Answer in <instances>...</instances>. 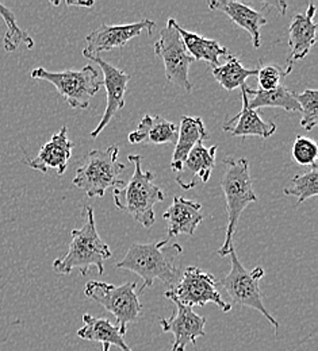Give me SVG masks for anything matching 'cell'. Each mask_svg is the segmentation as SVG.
Listing matches in <instances>:
<instances>
[{"mask_svg":"<svg viewBox=\"0 0 318 351\" xmlns=\"http://www.w3.org/2000/svg\"><path fill=\"white\" fill-rule=\"evenodd\" d=\"M182 247L178 243L168 246V239L157 243H133L122 261L117 263V269L130 270L142 280L138 295L150 288L157 280L171 288L178 284L182 274L175 265Z\"/></svg>","mask_w":318,"mask_h":351,"instance_id":"cell-1","label":"cell"},{"mask_svg":"<svg viewBox=\"0 0 318 351\" xmlns=\"http://www.w3.org/2000/svg\"><path fill=\"white\" fill-rule=\"evenodd\" d=\"M128 161L135 165V172L129 182L113 191L114 204L144 227L150 228L156 221L153 207L164 202L166 195L155 184V173L142 169L141 156H129Z\"/></svg>","mask_w":318,"mask_h":351,"instance_id":"cell-2","label":"cell"},{"mask_svg":"<svg viewBox=\"0 0 318 351\" xmlns=\"http://www.w3.org/2000/svg\"><path fill=\"white\" fill-rule=\"evenodd\" d=\"M87 221L79 230H72L68 253L54 260L53 270L60 274H69L73 269H79L82 276H87L91 266L98 269L99 274L104 271V261L111 258L113 253L99 237L93 219L91 206H86Z\"/></svg>","mask_w":318,"mask_h":351,"instance_id":"cell-3","label":"cell"},{"mask_svg":"<svg viewBox=\"0 0 318 351\" xmlns=\"http://www.w3.org/2000/svg\"><path fill=\"white\" fill-rule=\"evenodd\" d=\"M224 162L221 188L227 200V226L225 241L218 249V256L221 257L229 256L230 247L233 246V235L244 210L258 202L248 161L245 158H225Z\"/></svg>","mask_w":318,"mask_h":351,"instance_id":"cell-4","label":"cell"},{"mask_svg":"<svg viewBox=\"0 0 318 351\" xmlns=\"http://www.w3.org/2000/svg\"><path fill=\"white\" fill-rule=\"evenodd\" d=\"M120 147L113 145L107 149H93L76 168L73 185L82 189L89 197H103L113 186H122L120 178L126 165L120 162Z\"/></svg>","mask_w":318,"mask_h":351,"instance_id":"cell-5","label":"cell"},{"mask_svg":"<svg viewBox=\"0 0 318 351\" xmlns=\"http://www.w3.org/2000/svg\"><path fill=\"white\" fill-rule=\"evenodd\" d=\"M229 256L231 269L225 278L218 281V287H223L227 291L233 304L238 307L253 308L259 311L277 331L279 322L269 312V309L264 307L263 295L259 287V281L264 277V269L258 266L252 270H247L236 254L234 245L230 247Z\"/></svg>","mask_w":318,"mask_h":351,"instance_id":"cell-6","label":"cell"},{"mask_svg":"<svg viewBox=\"0 0 318 351\" xmlns=\"http://www.w3.org/2000/svg\"><path fill=\"white\" fill-rule=\"evenodd\" d=\"M32 77L50 83L71 108L82 110L89 108L92 97L103 86V80L93 65H86L80 71L64 72H49L44 68H37L32 72Z\"/></svg>","mask_w":318,"mask_h":351,"instance_id":"cell-7","label":"cell"},{"mask_svg":"<svg viewBox=\"0 0 318 351\" xmlns=\"http://www.w3.org/2000/svg\"><path fill=\"white\" fill-rule=\"evenodd\" d=\"M164 296L172 303H179L185 307H205L212 303L223 312L231 311V304L223 299L218 291V280L196 266L187 267L179 282L170 288Z\"/></svg>","mask_w":318,"mask_h":351,"instance_id":"cell-8","label":"cell"},{"mask_svg":"<svg viewBox=\"0 0 318 351\" xmlns=\"http://www.w3.org/2000/svg\"><path fill=\"white\" fill-rule=\"evenodd\" d=\"M136 287V281L117 287L93 280L86 284L84 295L113 313L117 319V326L124 334H126L128 326L132 322H136L142 309Z\"/></svg>","mask_w":318,"mask_h":351,"instance_id":"cell-9","label":"cell"},{"mask_svg":"<svg viewBox=\"0 0 318 351\" xmlns=\"http://www.w3.org/2000/svg\"><path fill=\"white\" fill-rule=\"evenodd\" d=\"M155 54L163 61L166 79L190 92L192 84L188 80V71L195 60L184 46L175 19H168L167 26L160 32V40L155 44Z\"/></svg>","mask_w":318,"mask_h":351,"instance_id":"cell-10","label":"cell"},{"mask_svg":"<svg viewBox=\"0 0 318 351\" xmlns=\"http://www.w3.org/2000/svg\"><path fill=\"white\" fill-rule=\"evenodd\" d=\"M156 22L150 19H142L139 22L129 25H106L102 23L96 30H93L86 37L87 47L83 50V56L99 57V53L109 51L113 49L124 47L130 40L146 33L148 36L153 34Z\"/></svg>","mask_w":318,"mask_h":351,"instance_id":"cell-11","label":"cell"},{"mask_svg":"<svg viewBox=\"0 0 318 351\" xmlns=\"http://www.w3.org/2000/svg\"><path fill=\"white\" fill-rule=\"evenodd\" d=\"M89 60H91L96 65L100 66L103 73V86L106 88L107 93L104 114L98 126L91 132V138H96L113 121V118L125 107V95L130 76L100 57H89Z\"/></svg>","mask_w":318,"mask_h":351,"instance_id":"cell-12","label":"cell"},{"mask_svg":"<svg viewBox=\"0 0 318 351\" xmlns=\"http://www.w3.org/2000/svg\"><path fill=\"white\" fill-rule=\"evenodd\" d=\"M316 5L309 4L305 14H295L288 27V56L286 60L284 72L288 75L293 71L294 62L305 58L312 47L317 44V23L315 22Z\"/></svg>","mask_w":318,"mask_h":351,"instance_id":"cell-13","label":"cell"},{"mask_svg":"<svg viewBox=\"0 0 318 351\" xmlns=\"http://www.w3.org/2000/svg\"><path fill=\"white\" fill-rule=\"evenodd\" d=\"M177 309L170 319H160V326L164 332L174 334V343L171 351H185L188 345H195L196 339L205 337L206 317L199 316L194 309L175 303Z\"/></svg>","mask_w":318,"mask_h":351,"instance_id":"cell-14","label":"cell"},{"mask_svg":"<svg viewBox=\"0 0 318 351\" xmlns=\"http://www.w3.org/2000/svg\"><path fill=\"white\" fill-rule=\"evenodd\" d=\"M73 147L75 145L68 138L67 128L64 126L40 149L36 158L32 160L26 157L25 164L41 173H47L50 169H53L56 171L57 175H64L67 171L68 162L72 157Z\"/></svg>","mask_w":318,"mask_h":351,"instance_id":"cell-15","label":"cell"},{"mask_svg":"<svg viewBox=\"0 0 318 351\" xmlns=\"http://www.w3.org/2000/svg\"><path fill=\"white\" fill-rule=\"evenodd\" d=\"M217 150V146L206 147L201 142L188 153L175 177L182 189H192L198 184H206L210 180L216 167Z\"/></svg>","mask_w":318,"mask_h":351,"instance_id":"cell-16","label":"cell"},{"mask_svg":"<svg viewBox=\"0 0 318 351\" xmlns=\"http://www.w3.org/2000/svg\"><path fill=\"white\" fill-rule=\"evenodd\" d=\"M207 5L213 11L224 12L231 22H234L237 26L249 33L255 49L260 47V29L267 25V19L262 12L251 8L245 3L234 0H212L207 3Z\"/></svg>","mask_w":318,"mask_h":351,"instance_id":"cell-17","label":"cell"},{"mask_svg":"<svg viewBox=\"0 0 318 351\" xmlns=\"http://www.w3.org/2000/svg\"><path fill=\"white\" fill-rule=\"evenodd\" d=\"M201 210L202 206L199 203L175 196L174 203L163 214V218L167 221V239L170 241V238L182 234L192 237L203 220Z\"/></svg>","mask_w":318,"mask_h":351,"instance_id":"cell-18","label":"cell"},{"mask_svg":"<svg viewBox=\"0 0 318 351\" xmlns=\"http://www.w3.org/2000/svg\"><path fill=\"white\" fill-rule=\"evenodd\" d=\"M247 87L241 88L242 110L236 117L227 119L223 129L224 132H230L231 136H260L264 139L270 138L276 132V125L264 121L258 111H253L248 107L249 96L245 92Z\"/></svg>","mask_w":318,"mask_h":351,"instance_id":"cell-19","label":"cell"},{"mask_svg":"<svg viewBox=\"0 0 318 351\" xmlns=\"http://www.w3.org/2000/svg\"><path fill=\"white\" fill-rule=\"evenodd\" d=\"M178 141V126L161 117L145 115L137 130L129 134L133 145H175Z\"/></svg>","mask_w":318,"mask_h":351,"instance_id":"cell-20","label":"cell"},{"mask_svg":"<svg viewBox=\"0 0 318 351\" xmlns=\"http://www.w3.org/2000/svg\"><path fill=\"white\" fill-rule=\"evenodd\" d=\"M210 138L206 132L205 123L198 117H185L181 118V126L178 130V141L175 143V152L172 156L171 169L177 173L182 167L183 161L188 156V153L198 145L203 143Z\"/></svg>","mask_w":318,"mask_h":351,"instance_id":"cell-21","label":"cell"},{"mask_svg":"<svg viewBox=\"0 0 318 351\" xmlns=\"http://www.w3.org/2000/svg\"><path fill=\"white\" fill-rule=\"evenodd\" d=\"M84 326L78 331V337L90 341L100 342L103 345L115 346L121 351H132L125 342V335L118 326H114L110 320L102 317H93L90 313L83 315Z\"/></svg>","mask_w":318,"mask_h":351,"instance_id":"cell-22","label":"cell"},{"mask_svg":"<svg viewBox=\"0 0 318 351\" xmlns=\"http://www.w3.org/2000/svg\"><path fill=\"white\" fill-rule=\"evenodd\" d=\"M178 32L182 37L187 51L194 60L206 61L207 64L213 65V68H217L220 66V57L227 58L230 56L227 47L214 40H209L196 33L184 30L179 25H178Z\"/></svg>","mask_w":318,"mask_h":351,"instance_id":"cell-23","label":"cell"},{"mask_svg":"<svg viewBox=\"0 0 318 351\" xmlns=\"http://www.w3.org/2000/svg\"><path fill=\"white\" fill-rule=\"evenodd\" d=\"M245 92L248 96H253L251 100H248V107L253 111L266 107H275L288 112H299V104L297 101L295 93H293L286 84H282L280 87L273 90L251 89L247 87Z\"/></svg>","mask_w":318,"mask_h":351,"instance_id":"cell-24","label":"cell"},{"mask_svg":"<svg viewBox=\"0 0 318 351\" xmlns=\"http://www.w3.org/2000/svg\"><path fill=\"white\" fill-rule=\"evenodd\" d=\"M256 75H258V69L244 68L242 64L238 61V58L231 54L227 57V64L213 68L214 79L227 90L247 87V79Z\"/></svg>","mask_w":318,"mask_h":351,"instance_id":"cell-25","label":"cell"},{"mask_svg":"<svg viewBox=\"0 0 318 351\" xmlns=\"http://www.w3.org/2000/svg\"><path fill=\"white\" fill-rule=\"evenodd\" d=\"M286 196L298 197V206L306 202L310 197H316L318 195V167L317 164L310 167L304 175H297L293 177L290 184L283 189Z\"/></svg>","mask_w":318,"mask_h":351,"instance_id":"cell-26","label":"cell"},{"mask_svg":"<svg viewBox=\"0 0 318 351\" xmlns=\"http://www.w3.org/2000/svg\"><path fill=\"white\" fill-rule=\"evenodd\" d=\"M0 16L3 18V21L5 22V26H7V33L3 40L4 49L7 51L16 50L21 44H25L29 49H33V46H34L33 38L18 26L14 12L10 8H7L3 3H0Z\"/></svg>","mask_w":318,"mask_h":351,"instance_id":"cell-27","label":"cell"},{"mask_svg":"<svg viewBox=\"0 0 318 351\" xmlns=\"http://www.w3.org/2000/svg\"><path fill=\"white\" fill-rule=\"evenodd\" d=\"M299 104L301 126L312 132L318 125V92L317 89H306L305 92L295 95Z\"/></svg>","mask_w":318,"mask_h":351,"instance_id":"cell-28","label":"cell"},{"mask_svg":"<svg viewBox=\"0 0 318 351\" xmlns=\"http://www.w3.org/2000/svg\"><path fill=\"white\" fill-rule=\"evenodd\" d=\"M291 154H293V160L298 165L312 167L316 164L318 157L317 143L308 136L298 135L294 141Z\"/></svg>","mask_w":318,"mask_h":351,"instance_id":"cell-29","label":"cell"},{"mask_svg":"<svg viewBox=\"0 0 318 351\" xmlns=\"http://www.w3.org/2000/svg\"><path fill=\"white\" fill-rule=\"evenodd\" d=\"M258 83H259V89L262 90H273L282 84H284L286 79V72L283 68L277 65H264L260 62V66L258 68Z\"/></svg>","mask_w":318,"mask_h":351,"instance_id":"cell-30","label":"cell"},{"mask_svg":"<svg viewBox=\"0 0 318 351\" xmlns=\"http://www.w3.org/2000/svg\"><path fill=\"white\" fill-rule=\"evenodd\" d=\"M67 4L76 7H92L93 1H67Z\"/></svg>","mask_w":318,"mask_h":351,"instance_id":"cell-31","label":"cell"},{"mask_svg":"<svg viewBox=\"0 0 318 351\" xmlns=\"http://www.w3.org/2000/svg\"><path fill=\"white\" fill-rule=\"evenodd\" d=\"M102 351H110V345H103Z\"/></svg>","mask_w":318,"mask_h":351,"instance_id":"cell-32","label":"cell"}]
</instances>
